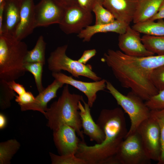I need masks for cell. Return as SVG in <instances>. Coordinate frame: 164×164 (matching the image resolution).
<instances>
[{
	"label": "cell",
	"instance_id": "cell-1",
	"mask_svg": "<svg viewBox=\"0 0 164 164\" xmlns=\"http://www.w3.org/2000/svg\"><path fill=\"white\" fill-rule=\"evenodd\" d=\"M102 60L110 68L123 87L147 101L159 91L151 79L154 69L164 64V55L135 57L126 55L120 50L109 49Z\"/></svg>",
	"mask_w": 164,
	"mask_h": 164
},
{
	"label": "cell",
	"instance_id": "cell-2",
	"mask_svg": "<svg viewBox=\"0 0 164 164\" xmlns=\"http://www.w3.org/2000/svg\"><path fill=\"white\" fill-rule=\"evenodd\" d=\"M97 123L104 134V140L92 146L81 141L75 155L87 164H117L116 155L128 132L123 111L119 107L103 109Z\"/></svg>",
	"mask_w": 164,
	"mask_h": 164
},
{
	"label": "cell",
	"instance_id": "cell-3",
	"mask_svg": "<svg viewBox=\"0 0 164 164\" xmlns=\"http://www.w3.org/2000/svg\"><path fill=\"white\" fill-rule=\"evenodd\" d=\"M83 100L82 95L72 94L68 85L63 88L57 101L53 102L45 111L44 116L48 120V126L53 131L60 126L66 125L73 128L78 135L85 142L78 104Z\"/></svg>",
	"mask_w": 164,
	"mask_h": 164
},
{
	"label": "cell",
	"instance_id": "cell-4",
	"mask_svg": "<svg viewBox=\"0 0 164 164\" xmlns=\"http://www.w3.org/2000/svg\"><path fill=\"white\" fill-rule=\"evenodd\" d=\"M28 48L25 43L12 35H0V80H15L25 75L24 60Z\"/></svg>",
	"mask_w": 164,
	"mask_h": 164
},
{
	"label": "cell",
	"instance_id": "cell-5",
	"mask_svg": "<svg viewBox=\"0 0 164 164\" xmlns=\"http://www.w3.org/2000/svg\"><path fill=\"white\" fill-rule=\"evenodd\" d=\"M106 88L129 117L131 126L126 136L134 133L140 125L150 117L151 110L143 100L132 91L127 95H124L107 80Z\"/></svg>",
	"mask_w": 164,
	"mask_h": 164
},
{
	"label": "cell",
	"instance_id": "cell-6",
	"mask_svg": "<svg viewBox=\"0 0 164 164\" xmlns=\"http://www.w3.org/2000/svg\"><path fill=\"white\" fill-rule=\"evenodd\" d=\"M67 48L68 45H64L58 47L50 53L47 60L48 67L50 70L52 72L65 70L76 78L83 76L94 81L102 79L93 71L91 65L84 64L69 57L66 54Z\"/></svg>",
	"mask_w": 164,
	"mask_h": 164
},
{
	"label": "cell",
	"instance_id": "cell-7",
	"mask_svg": "<svg viewBox=\"0 0 164 164\" xmlns=\"http://www.w3.org/2000/svg\"><path fill=\"white\" fill-rule=\"evenodd\" d=\"M117 164H149L148 157L137 132L126 137L115 156Z\"/></svg>",
	"mask_w": 164,
	"mask_h": 164
},
{
	"label": "cell",
	"instance_id": "cell-8",
	"mask_svg": "<svg viewBox=\"0 0 164 164\" xmlns=\"http://www.w3.org/2000/svg\"><path fill=\"white\" fill-rule=\"evenodd\" d=\"M137 132L148 157L158 162L161 153V143L160 128L156 120L151 115L140 125Z\"/></svg>",
	"mask_w": 164,
	"mask_h": 164
},
{
	"label": "cell",
	"instance_id": "cell-9",
	"mask_svg": "<svg viewBox=\"0 0 164 164\" xmlns=\"http://www.w3.org/2000/svg\"><path fill=\"white\" fill-rule=\"evenodd\" d=\"M91 12L78 4L66 9L63 19L59 24L60 29L67 34H78L92 23Z\"/></svg>",
	"mask_w": 164,
	"mask_h": 164
},
{
	"label": "cell",
	"instance_id": "cell-10",
	"mask_svg": "<svg viewBox=\"0 0 164 164\" xmlns=\"http://www.w3.org/2000/svg\"><path fill=\"white\" fill-rule=\"evenodd\" d=\"M65 9L54 0H41L35 5V22L36 28L46 27L60 23Z\"/></svg>",
	"mask_w": 164,
	"mask_h": 164
},
{
	"label": "cell",
	"instance_id": "cell-11",
	"mask_svg": "<svg viewBox=\"0 0 164 164\" xmlns=\"http://www.w3.org/2000/svg\"><path fill=\"white\" fill-rule=\"evenodd\" d=\"M52 75L60 82L64 84L70 85L83 92L87 98V103L90 108L92 107L96 100L97 93L106 88V80L104 79L90 82L76 80L61 72H52Z\"/></svg>",
	"mask_w": 164,
	"mask_h": 164
},
{
	"label": "cell",
	"instance_id": "cell-12",
	"mask_svg": "<svg viewBox=\"0 0 164 164\" xmlns=\"http://www.w3.org/2000/svg\"><path fill=\"white\" fill-rule=\"evenodd\" d=\"M140 33L129 25L125 32L119 35L118 45L122 52L126 55L144 57L155 54L148 50L143 44Z\"/></svg>",
	"mask_w": 164,
	"mask_h": 164
},
{
	"label": "cell",
	"instance_id": "cell-13",
	"mask_svg": "<svg viewBox=\"0 0 164 164\" xmlns=\"http://www.w3.org/2000/svg\"><path fill=\"white\" fill-rule=\"evenodd\" d=\"M76 133L73 128L66 125L53 131L54 141L60 155H75L81 141Z\"/></svg>",
	"mask_w": 164,
	"mask_h": 164
},
{
	"label": "cell",
	"instance_id": "cell-14",
	"mask_svg": "<svg viewBox=\"0 0 164 164\" xmlns=\"http://www.w3.org/2000/svg\"><path fill=\"white\" fill-rule=\"evenodd\" d=\"M139 0H104L103 5L115 19L129 25L133 21Z\"/></svg>",
	"mask_w": 164,
	"mask_h": 164
},
{
	"label": "cell",
	"instance_id": "cell-15",
	"mask_svg": "<svg viewBox=\"0 0 164 164\" xmlns=\"http://www.w3.org/2000/svg\"><path fill=\"white\" fill-rule=\"evenodd\" d=\"M34 0H21L20 20L14 36L22 40L31 34L36 28Z\"/></svg>",
	"mask_w": 164,
	"mask_h": 164
},
{
	"label": "cell",
	"instance_id": "cell-16",
	"mask_svg": "<svg viewBox=\"0 0 164 164\" xmlns=\"http://www.w3.org/2000/svg\"><path fill=\"white\" fill-rule=\"evenodd\" d=\"M82 101L84 105L80 101L78 106L83 133L89 137L91 141H95L96 144H100L104 139V134L93 120L91 114V108L88 104L84 99Z\"/></svg>",
	"mask_w": 164,
	"mask_h": 164
},
{
	"label": "cell",
	"instance_id": "cell-17",
	"mask_svg": "<svg viewBox=\"0 0 164 164\" xmlns=\"http://www.w3.org/2000/svg\"><path fill=\"white\" fill-rule=\"evenodd\" d=\"M2 27L0 35H14L20 20L21 0H5Z\"/></svg>",
	"mask_w": 164,
	"mask_h": 164
},
{
	"label": "cell",
	"instance_id": "cell-18",
	"mask_svg": "<svg viewBox=\"0 0 164 164\" xmlns=\"http://www.w3.org/2000/svg\"><path fill=\"white\" fill-rule=\"evenodd\" d=\"M64 84L55 79L53 82L44 89L35 98L33 102L26 105L20 106L22 111L32 110L39 111L44 115L48 108L47 104L52 99L57 97L58 90Z\"/></svg>",
	"mask_w": 164,
	"mask_h": 164
},
{
	"label": "cell",
	"instance_id": "cell-19",
	"mask_svg": "<svg viewBox=\"0 0 164 164\" xmlns=\"http://www.w3.org/2000/svg\"><path fill=\"white\" fill-rule=\"evenodd\" d=\"M125 23L115 19L109 24L90 25L77 34V36L84 42L90 41L95 34L99 33L114 32L119 35L125 33L128 26Z\"/></svg>",
	"mask_w": 164,
	"mask_h": 164
},
{
	"label": "cell",
	"instance_id": "cell-20",
	"mask_svg": "<svg viewBox=\"0 0 164 164\" xmlns=\"http://www.w3.org/2000/svg\"><path fill=\"white\" fill-rule=\"evenodd\" d=\"M163 0H139L133 22H143L153 17L158 12Z\"/></svg>",
	"mask_w": 164,
	"mask_h": 164
},
{
	"label": "cell",
	"instance_id": "cell-21",
	"mask_svg": "<svg viewBox=\"0 0 164 164\" xmlns=\"http://www.w3.org/2000/svg\"><path fill=\"white\" fill-rule=\"evenodd\" d=\"M154 21L150 20L134 24L132 28L140 33L153 36H164V21L163 19Z\"/></svg>",
	"mask_w": 164,
	"mask_h": 164
},
{
	"label": "cell",
	"instance_id": "cell-22",
	"mask_svg": "<svg viewBox=\"0 0 164 164\" xmlns=\"http://www.w3.org/2000/svg\"><path fill=\"white\" fill-rule=\"evenodd\" d=\"M46 43L42 35L38 38L32 49L28 50L24 60L25 63H45V51Z\"/></svg>",
	"mask_w": 164,
	"mask_h": 164
},
{
	"label": "cell",
	"instance_id": "cell-23",
	"mask_svg": "<svg viewBox=\"0 0 164 164\" xmlns=\"http://www.w3.org/2000/svg\"><path fill=\"white\" fill-rule=\"evenodd\" d=\"M146 48L158 55H164V36H153L145 34L141 37Z\"/></svg>",
	"mask_w": 164,
	"mask_h": 164
},
{
	"label": "cell",
	"instance_id": "cell-24",
	"mask_svg": "<svg viewBox=\"0 0 164 164\" xmlns=\"http://www.w3.org/2000/svg\"><path fill=\"white\" fill-rule=\"evenodd\" d=\"M20 146L15 139H12L0 144V164H8Z\"/></svg>",
	"mask_w": 164,
	"mask_h": 164
},
{
	"label": "cell",
	"instance_id": "cell-25",
	"mask_svg": "<svg viewBox=\"0 0 164 164\" xmlns=\"http://www.w3.org/2000/svg\"><path fill=\"white\" fill-rule=\"evenodd\" d=\"M44 64L39 62L25 63L24 67L26 71L29 72L33 75L37 90L39 93L44 89L42 84L43 67Z\"/></svg>",
	"mask_w": 164,
	"mask_h": 164
},
{
	"label": "cell",
	"instance_id": "cell-26",
	"mask_svg": "<svg viewBox=\"0 0 164 164\" xmlns=\"http://www.w3.org/2000/svg\"><path fill=\"white\" fill-rule=\"evenodd\" d=\"M92 12L95 17V24H105L113 22L115 19L113 15L103 5L97 4L93 8Z\"/></svg>",
	"mask_w": 164,
	"mask_h": 164
},
{
	"label": "cell",
	"instance_id": "cell-27",
	"mask_svg": "<svg viewBox=\"0 0 164 164\" xmlns=\"http://www.w3.org/2000/svg\"><path fill=\"white\" fill-rule=\"evenodd\" d=\"M151 115L158 123L160 130L161 153L158 164H164V108L151 110Z\"/></svg>",
	"mask_w": 164,
	"mask_h": 164
},
{
	"label": "cell",
	"instance_id": "cell-28",
	"mask_svg": "<svg viewBox=\"0 0 164 164\" xmlns=\"http://www.w3.org/2000/svg\"><path fill=\"white\" fill-rule=\"evenodd\" d=\"M14 92L6 81L0 80V107L1 109H5L11 106V100L16 95Z\"/></svg>",
	"mask_w": 164,
	"mask_h": 164
},
{
	"label": "cell",
	"instance_id": "cell-29",
	"mask_svg": "<svg viewBox=\"0 0 164 164\" xmlns=\"http://www.w3.org/2000/svg\"><path fill=\"white\" fill-rule=\"evenodd\" d=\"M50 155L53 164H87L74 154L58 155L50 152Z\"/></svg>",
	"mask_w": 164,
	"mask_h": 164
},
{
	"label": "cell",
	"instance_id": "cell-30",
	"mask_svg": "<svg viewBox=\"0 0 164 164\" xmlns=\"http://www.w3.org/2000/svg\"><path fill=\"white\" fill-rule=\"evenodd\" d=\"M151 79L154 86L159 91L164 90V64L153 70Z\"/></svg>",
	"mask_w": 164,
	"mask_h": 164
},
{
	"label": "cell",
	"instance_id": "cell-31",
	"mask_svg": "<svg viewBox=\"0 0 164 164\" xmlns=\"http://www.w3.org/2000/svg\"><path fill=\"white\" fill-rule=\"evenodd\" d=\"M145 103L150 110L164 108V90L159 91L157 94L146 101Z\"/></svg>",
	"mask_w": 164,
	"mask_h": 164
},
{
	"label": "cell",
	"instance_id": "cell-32",
	"mask_svg": "<svg viewBox=\"0 0 164 164\" xmlns=\"http://www.w3.org/2000/svg\"><path fill=\"white\" fill-rule=\"evenodd\" d=\"M15 101L20 106L30 104L35 101V97L30 91H26L24 93L18 95H16Z\"/></svg>",
	"mask_w": 164,
	"mask_h": 164
},
{
	"label": "cell",
	"instance_id": "cell-33",
	"mask_svg": "<svg viewBox=\"0 0 164 164\" xmlns=\"http://www.w3.org/2000/svg\"><path fill=\"white\" fill-rule=\"evenodd\" d=\"M78 4L84 9L92 12L94 6L97 4L103 5L104 0H77Z\"/></svg>",
	"mask_w": 164,
	"mask_h": 164
},
{
	"label": "cell",
	"instance_id": "cell-34",
	"mask_svg": "<svg viewBox=\"0 0 164 164\" xmlns=\"http://www.w3.org/2000/svg\"><path fill=\"white\" fill-rule=\"evenodd\" d=\"M96 50L95 49L85 50L77 60L81 63L86 64L88 61L96 55Z\"/></svg>",
	"mask_w": 164,
	"mask_h": 164
},
{
	"label": "cell",
	"instance_id": "cell-35",
	"mask_svg": "<svg viewBox=\"0 0 164 164\" xmlns=\"http://www.w3.org/2000/svg\"><path fill=\"white\" fill-rule=\"evenodd\" d=\"M6 82L12 89L18 95H21L26 92L23 86L16 83L15 80Z\"/></svg>",
	"mask_w": 164,
	"mask_h": 164
},
{
	"label": "cell",
	"instance_id": "cell-36",
	"mask_svg": "<svg viewBox=\"0 0 164 164\" xmlns=\"http://www.w3.org/2000/svg\"><path fill=\"white\" fill-rule=\"evenodd\" d=\"M54 0L65 9L78 4L77 0Z\"/></svg>",
	"mask_w": 164,
	"mask_h": 164
},
{
	"label": "cell",
	"instance_id": "cell-37",
	"mask_svg": "<svg viewBox=\"0 0 164 164\" xmlns=\"http://www.w3.org/2000/svg\"><path fill=\"white\" fill-rule=\"evenodd\" d=\"M164 19V0H163L157 13L149 20L155 21Z\"/></svg>",
	"mask_w": 164,
	"mask_h": 164
},
{
	"label": "cell",
	"instance_id": "cell-38",
	"mask_svg": "<svg viewBox=\"0 0 164 164\" xmlns=\"http://www.w3.org/2000/svg\"><path fill=\"white\" fill-rule=\"evenodd\" d=\"M5 2V0L0 4V32L2 31L3 14Z\"/></svg>",
	"mask_w": 164,
	"mask_h": 164
},
{
	"label": "cell",
	"instance_id": "cell-39",
	"mask_svg": "<svg viewBox=\"0 0 164 164\" xmlns=\"http://www.w3.org/2000/svg\"><path fill=\"white\" fill-rule=\"evenodd\" d=\"M6 119L5 117L2 114H0V129H2L6 125Z\"/></svg>",
	"mask_w": 164,
	"mask_h": 164
},
{
	"label": "cell",
	"instance_id": "cell-40",
	"mask_svg": "<svg viewBox=\"0 0 164 164\" xmlns=\"http://www.w3.org/2000/svg\"><path fill=\"white\" fill-rule=\"evenodd\" d=\"M5 0H0V4Z\"/></svg>",
	"mask_w": 164,
	"mask_h": 164
}]
</instances>
